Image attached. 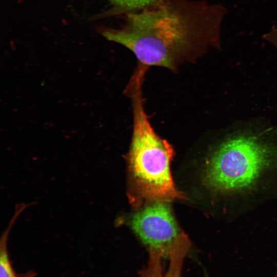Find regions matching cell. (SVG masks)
<instances>
[{"label": "cell", "instance_id": "obj_4", "mask_svg": "<svg viewBox=\"0 0 277 277\" xmlns=\"http://www.w3.org/2000/svg\"><path fill=\"white\" fill-rule=\"evenodd\" d=\"M132 214L129 225L149 252L168 258L174 245L186 235L168 202L147 203Z\"/></svg>", "mask_w": 277, "mask_h": 277}, {"label": "cell", "instance_id": "obj_8", "mask_svg": "<svg viewBox=\"0 0 277 277\" xmlns=\"http://www.w3.org/2000/svg\"><path fill=\"white\" fill-rule=\"evenodd\" d=\"M262 38L277 49V26H272L271 28L263 35Z\"/></svg>", "mask_w": 277, "mask_h": 277}, {"label": "cell", "instance_id": "obj_2", "mask_svg": "<svg viewBox=\"0 0 277 277\" xmlns=\"http://www.w3.org/2000/svg\"><path fill=\"white\" fill-rule=\"evenodd\" d=\"M227 12L224 5L205 0H161L123 14V25L101 33L130 50L138 64L174 71L211 48L221 49Z\"/></svg>", "mask_w": 277, "mask_h": 277}, {"label": "cell", "instance_id": "obj_6", "mask_svg": "<svg viewBox=\"0 0 277 277\" xmlns=\"http://www.w3.org/2000/svg\"><path fill=\"white\" fill-rule=\"evenodd\" d=\"M15 216H12L9 221L7 228L2 234L0 239V277H35L36 273L33 270H29L25 273H17L13 266L10 260L8 241L9 233L16 220Z\"/></svg>", "mask_w": 277, "mask_h": 277}, {"label": "cell", "instance_id": "obj_1", "mask_svg": "<svg viewBox=\"0 0 277 277\" xmlns=\"http://www.w3.org/2000/svg\"><path fill=\"white\" fill-rule=\"evenodd\" d=\"M204 144L199 182L214 214L234 219L277 200V125L262 120L234 123Z\"/></svg>", "mask_w": 277, "mask_h": 277}, {"label": "cell", "instance_id": "obj_9", "mask_svg": "<svg viewBox=\"0 0 277 277\" xmlns=\"http://www.w3.org/2000/svg\"><path fill=\"white\" fill-rule=\"evenodd\" d=\"M137 68H141V67H137ZM143 69H144V68H143Z\"/></svg>", "mask_w": 277, "mask_h": 277}, {"label": "cell", "instance_id": "obj_5", "mask_svg": "<svg viewBox=\"0 0 277 277\" xmlns=\"http://www.w3.org/2000/svg\"><path fill=\"white\" fill-rule=\"evenodd\" d=\"M190 245L187 236L175 245L168 256L169 265L166 270H165L162 263L164 258L160 254L149 252L148 262L140 271V277H182L184 261Z\"/></svg>", "mask_w": 277, "mask_h": 277}, {"label": "cell", "instance_id": "obj_3", "mask_svg": "<svg viewBox=\"0 0 277 277\" xmlns=\"http://www.w3.org/2000/svg\"><path fill=\"white\" fill-rule=\"evenodd\" d=\"M143 81H130L125 90L131 101L133 130L127 154L129 198L136 207L154 201L183 199L170 171L173 150L152 126L145 110Z\"/></svg>", "mask_w": 277, "mask_h": 277}, {"label": "cell", "instance_id": "obj_7", "mask_svg": "<svg viewBox=\"0 0 277 277\" xmlns=\"http://www.w3.org/2000/svg\"><path fill=\"white\" fill-rule=\"evenodd\" d=\"M112 6L103 16L123 15L127 12L138 10L152 6L161 0H108Z\"/></svg>", "mask_w": 277, "mask_h": 277}]
</instances>
